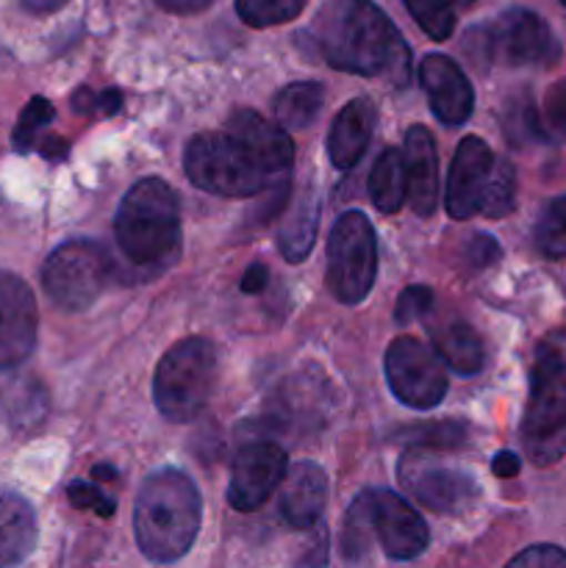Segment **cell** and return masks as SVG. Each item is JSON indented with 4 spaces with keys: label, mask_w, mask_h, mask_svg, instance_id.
<instances>
[{
    "label": "cell",
    "mask_w": 566,
    "mask_h": 568,
    "mask_svg": "<svg viewBox=\"0 0 566 568\" xmlns=\"http://www.w3.org/2000/svg\"><path fill=\"white\" fill-rule=\"evenodd\" d=\"M494 153L488 144L477 136L461 139L458 150H455L453 166H449L447 178V214L453 220H469L481 211L483 189H486L488 175L494 170Z\"/></svg>",
    "instance_id": "obj_15"
},
{
    "label": "cell",
    "mask_w": 566,
    "mask_h": 568,
    "mask_svg": "<svg viewBox=\"0 0 566 568\" xmlns=\"http://www.w3.org/2000/svg\"><path fill=\"white\" fill-rule=\"evenodd\" d=\"M403 159L411 209L420 216H431L438 205V153L427 128L414 125L405 133Z\"/></svg>",
    "instance_id": "obj_18"
},
{
    "label": "cell",
    "mask_w": 566,
    "mask_h": 568,
    "mask_svg": "<svg viewBox=\"0 0 566 568\" xmlns=\"http://www.w3.org/2000/svg\"><path fill=\"white\" fill-rule=\"evenodd\" d=\"M481 61H494L505 67H547L560 55V44L547 22L527 9H508L488 22L475 28Z\"/></svg>",
    "instance_id": "obj_8"
},
{
    "label": "cell",
    "mask_w": 566,
    "mask_h": 568,
    "mask_svg": "<svg viewBox=\"0 0 566 568\" xmlns=\"http://www.w3.org/2000/svg\"><path fill=\"white\" fill-rule=\"evenodd\" d=\"M560 3H564V6H566V0H560Z\"/></svg>",
    "instance_id": "obj_44"
},
{
    "label": "cell",
    "mask_w": 566,
    "mask_h": 568,
    "mask_svg": "<svg viewBox=\"0 0 566 568\" xmlns=\"http://www.w3.org/2000/svg\"><path fill=\"white\" fill-rule=\"evenodd\" d=\"M37 516L17 494H0V568L20 566L37 547Z\"/></svg>",
    "instance_id": "obj_20"
},
{
    "label": "cell",
    "mask_w": 566,
    "mask_h": 568,
    "mask_svg": "<svg viewBox=\"0 0 566 568\" xmlns=\"http://www.w3.org/2000/svg\"><path fill=\"white\" fill-rule=\"evenodd\" d=\"M327 503V477L311 460H300L286 469V477L281 483V497H277V508L286 525L297 527V530H309L320 521L322 510Z\"/></svg>",
    "instance_id": "obj_17"
},
{
    "label": "cell",
    "mask_w": 566,
    "mask_h": 568,
    "mask_svg": "<svg viewBox=\"0 0 566 568\" xmlns=\"http://www.w3.org/2000/svg\"><path fill=\"white\" fill-rule=\"evenodd\" d=\"M53 114H55L53 105H50V100H44V98H33L31 103L22 109L20 122H17V128H14L17 153H28V150L33 148V142H37V133L42 131L50 120H53Z\"/></svg>",
    "instance_id": "obj_30"
},
{
    "label": "cell",
    "mask_w": 566,
    "mask_h": 568,
    "mask_svg": "<svg viewBox=\"0 0 566 568\" xmlns=\"http://www.w3.org/2000/svg\"><path fill=\"white\" fill-rule=\"evenodd\" d=\"M516 197V172L514 164L505 159L494 161V170L488 175L486 189H483L481 200V214H486L488 220H499V216L508 214L514 209Z\"/></svg>",
    "instance_id": "obj_25"
},
{
    "label": "cell",
    "mask_w": 566,
    "mask_h": 568,
    "mask_svg": "<svg viewBox=\"0 0 566 568\" xmlns=\"http://www.w3.org/2000/svg\"><path fill=\"white\" fill-rule=\"evenodd\" d=\"M519 469H522V460L519 455L514 453H499L492 464V471L497 477H516L519 475Z\"/></svg>",
    "instance_id": "obj_40"
},
{
    "label": "cell",
    "mask_w": 566,
    "mask_h": 568,
    "mask_svg": "<svg viewBox=\"0 0 566 568\" xmlns=\"http://www.w3.org/2000/svg\"><path fill=\"white\" fill-rule=\"evenodd\" d=\"M109 255L94 242H67L42 266L44 294L64 311H83L109 283Z\"/></svg>",
    "instance_id": "obj_9"
},
{
    "label": "cell",
    "mask_w": 566,
    "mask_h": 568,
    "mask_svg": "<svg viewBox=\"0 0 566 568\" xmlns=\"http://www.w3.org/2000/svg\"><path fill=\"white\" fill-rule=\"evenodd\" d=\"M216 386V349L205 338H183L159 361L153 399L170 422H192L209 405Z\"/></svg>",
    "instance_id": "obj_5"
},
{
    "label": "cell",
    "mask_w": 566,
    "mask_h": 568,
    "mask_svg": "<svg viewBox=\"0 0 566 568\" xmlns=\"http://www.w3.org/2000/svg\"><path fill=\"white\" fill-rule=\"evenodd\" d=\"M377 275V242L372 222L361 211H347L333 225L327 239L325 283L344 305H358L370 297Z\"/></svg>",
    "instance_id": "obj_7"
},
{
    "label": "cell",
    "mask_w": 566,
    "mask_h": 568,
    "mask_svg": "<svg viewBox=\"0 0 566 568\" xmlns=\"http://www.w3.org/2000/svg\"><path fill=\"white\" fill-rule=\"evenodd\" d=\"M67 497H70V503L75 505V508L94 510V514L103 516V519L114 514V499H105L103 494L98 491V486H89V483L75 480L67 488Z\"/></svg>",
    "instance_id": "obj_34"
},
{
    "label": "cell",
    "mask_w": 566,
    "mask_h": 568,
    "mask_svg": "<svg viewBox=\"0 0 566 568\" xmlns=\"http://www.w3.org/2000/svg\"><path fill=\"white\" fill-rule=\"evenodd\" d=\"M72 103H75L78 111L98 109V111H103V114H117V111H120V105H122V94L117 92V89H109V92H100L98 98H94L89 89H81V92L75 94V100H72Z\"/></svg>",
    "instance_id": "obj_36"
},
{
    "label": "cell",
    "mask_w": 566,
    "mask_h": 568,
    "mask_svg": "<svg viewBox=\"0 0 566 568\" xmlns=\"http://www.w3.org/2000/svg\"><path fill=\"white\" fill-rule=\"evenodd\" d=\"M294 164V144L277 122L236 109L220 131L186 144L183 170L198 189L220 197H255L281 186Z\"/></svg>",
    "instance_id": "obj_1"
},
{
    "label": "cell",
    "mask_w": 566,
    "mask_h": 568,
    "mask_svg": "<svg viewBox=\"0 0 566 568\" xmlns=\"http://www.w3.org/2000/svg\"><path fill=\"white\" fill-rule=\"evenodd\" d=\"M94 477H109V480H114L117 471L111 466H94Z\"/></svg>",
    "instance_id": "obj_42"
},
{
    "label": "cell",
    "mask_w": 566,
    "mask_h": 568,
    "mask_svg": "<svg viewBox=\"0 0 566 568\" xmlns=\"http://www.w3.org/2000/svg\"><path fill=\"white\" fill-rule=\"evenodd\" d=\"M316 225H320V203H316L314 194H303L292 214L283 220L281 233H277V250L289 264H300L311 253Z\"/></svg>",
    "instance_id": "obj_24"
},
{
    "label": "cell",
    "mask_w": 566,
    "mask_h": 568,
    "mask_svg": "<svg viewBox=\"0 0 566 568\" xmlns=\"http://www.w3.org/2000/svg\"><path fill=\"white\" fill-rule=\"evenodd\" d=\"M505 128H508L505 133L519 144L544 139L542 122H538L536 109H533L530 94H519L516 100H511L508 109H505Z\"/></svg>",
    "instance_id": "obj_29"
},
{
    "label": "cell",
    "mask_w": 566,
    "mask_h": 568,
    "mask_svg": "<svg viewBox=\"0 0 566 568\" xmlns=\"http://www.w3.org/2000/svg\"><path fill=\"white\" fill-rule=\"evenodd\" d=\"M503 255V250H499V244L494 242L492 236H483V233H475L469 242V261L475 266H492L494 261Z\"/></svg>",
    "instance_id": "obj_37"
},
{
    "label": "cell",
    "mask_w": 566,
    "mask_h": 568,
    "mask_svg": "<svg viewBox=\"0 0 566 568\" xmlns=\"http://www.w3.org/2000/svg\"><path fill=\"white\" fill-rule=\"evenodd\" d=\"M544 120L553 131L566 133V78L549 87L547 98H544Z\"/></svg>",
    "instance_id": "obj_35"
},
{
    "label": "cell",
    "mask_w": 566,
    "mask_h": 568,
    "mask_svg": "<svg viewBox=\"0 0 566 568\" xmlns=\"http://www.w3.org/2000/svg\"><path fill=\"white\" fill-rule=\"evenodd\" d=\"M64 3H70V0H22V6L33 14H50V11L61 9Z\"/></svg>",
    "instance_id": "obj_41"
},
{
    "label": "cell",
    "mask_w": 566,
    "mask_h": 568,
    "mask_svg": "<svg viewBox=\"0 0 566 568\" xmlns=\"http://www.w3.org/2000/svg\"><path fill=\"white\" fill-rule=\"evenodd\" d=\"M386 381L394 397L416 410L436 408L449 386L438 355L414 336H400L388 344Z\"/></svg>",
    "instance_id": "obj_10"
},
{
    "label": "cell",
    "mask_w": 566,
    "mask_h": 568,
    "mask_svg": "<svg viewBox=\"0 0 566 568\" xmlns=\"http://www.w3.org/2000/svg\"><path fill=\"white\" fill-rule=\"evenodd\" d=\"M522 447L536 466H549L566 455V361L542 355L530 377Z\"/></svg>",
    "instance_id": "obj_6"
},
{
    "label": "cell",
    "mask_w": 566,
    "mask_h": 568,
    "mask_svg": "<svg viewBox=\"0 0 566 568\" xmlns=\"http://www.w3.org/2000/svg\"><path fill=\"white\" fill-rule=\"evenodd\" d=\"M266 281H270V270H266L261 261H255V264H250L247 272H244L242 292L244 294H261L266 288Z\"/></svg>",
    "instance_id": "obj_38"
},
{
    "label": "cell",
    "mask_w": 566,
    "mask_h": 568,
    "mask_svg": "<svg viewBox=\"0 0 566 568\" xmlns=\"http://www.w3.org/2000/svg\"><path fill=\"white\" fill-rule=\"evenodd\" d=\"M203 519L198 486L178 469H159L144 480L133 508V532L153 564H172L192 549Z\"/></svg>",
    "instance_id": "obj_3"
},
{
    "label": "cell",
    "mask_w": 566,
    "mask_h": 568,
    "mask_svg": "<svg viewBox=\"0 0 566 568\" xmlns=\"http://www.w3.org/2000/svg\"><path fill=\"white\" fill-rule=\"evenodd\" d=\"M370 200L381 214H397L408 200V178H405V159L400 150L386 148L370 172Z\"/></svg>",
    "instance_id": "obj_22"
},
{
    "label": "cell",
    "mask_w": 566,
    "mask_h": 568,
    "mask_svg": "<svg viewBox=\"0 0 566 568\" xmlns=\"http://www.w3.org/2000/svg\"><path fill=\"white\" fill-rule=\"evenodd\" d=\"M161 9L172 11V14H198V11L209 9L214 0H155Z\"/></svg>",
    "instance_id": "obj_39"
},
{
    "label": "cell",
    "mask_w": 566,
    "mask_h": 568,
    "mask_svg": "<svg viewBox=\"0 0 566 568\" xmlns=\"http://www.w3.org/2000/svg\"><path fill=\"white\" fill-rule=\"evenodd\" d=\"M377 111L375 103L366 98H355L344 105L333 120L327 133V155L336 170H353L364 159L370 148L372 131H375Z\"/></svg>",
    "instance_id": "obj_19"
},
{
    "label": "cell",
    "mask_w": 566,
    "mask_h": 568,
    "mask_svg": "<svg viewBox=\"0 0 566 568\" xmlns=\"http://www.w3.org/2000/svg\"><path fill=\"white\" fill-rule=\"evenodd\" d=\"M433 308V292L427 286H408L403 288L397 300V308H394V316H397L400 325H411L414 320L425 316L427 311Z\"/></svg>",
    "instance_id": "obj_31"
},
{
    "label": "cell",
    "mask_w": 566,
    "mask_h": 568,
    "mask_svg": "<svg viewBox=\"0 0 566 568\" xmlns=\"http://www.w3.org/2000/svg\"><path fill=\"white\" fill-rule=\"evenodd\" d=\"M322 59L353 75H383L394 87L411 78V53L397 28L372 0H327L311 26Z\"/></svg>",
    "instance_id": "obj_2"
},
{
    "label": "cell",
    "mask_w": 566,
    "mask_h": 568,
    "mask_svg": "<svg viewBox=\"0 0 566 568\" xmlns=\"http://www.w3.org/2000/svg\"><path fill=\"white\" fill-rule=\"evenodd\" d=\"M400 483L405 491L436 514H461L477 497V486L466 471L447 469L425 453H405L400 460Z\"/></svg>",
    "instance_id": "obj_12"
},
{
    "label": "cell",
    "mask_w": 566,
    "mask_h": 568,
    "mask_svg": "<svg viewBox=\"0 0 566 568\" xmlns=\"http://www.w3.org/2000/svg\"><path fill=\"white\" fill-rule=\"evenodd\" d=\"M309 0H236V11L247 26L272 28L300 17Z\"/></svg>",
    "instance_id": "obj_27"
},
{
    "label": "cell",
    "mask_w": 566,
    "mask_h": 568,
    "mask_svg": "<svg viewBox=\"0 0 566 568\" xmlns=\"http://www.w3.org/2000/svg\"><path fill=\"white\" fill-rule=\"evenodd\" d=\"M411 444H422V447H461L464 444V427L458 422H442L427 430H411Z\"/></svg>",
    "instance_id": "obj_32"
},
{
    "label": "cell",
    "mask_w": 566,
    "mask_h": 568,
    "mask_svg": "<svg viewBox=\"0 0 566 568\" xmlns=\"http://www.w3.org/2000/svg\"><path fill=\"white\" fill-rule=\"evenodd\" d=\"M325 105V89L316 81H297L289 83L277 92L275 98V122L283 131H305L314 125Z\"/></svg>",
    "instance_id": "obj_23"
},
{
    "label": "cell",
    "mask_w": 566,
    "mask_h": 568,
    "mask_svg": "<svg viewBox=\"0 0 566 568\" xmlns=\"http://www.w3.org/2000/svg\"><path fill=\"white\" fill-rule=\"evenodd\" d=\"M505 568H566V552L560 547L538 544V547H527L525 552L516 555Z\"/></svg>",
    "instance_id": "obj_33"
},
{
    "label": "cell",
    "mask_w": 566,
    "mask_h": 568,
    "mask_svg": "<svg viewBox=\"0 0 566 568\" xmlns=\"http://www.w3.org/2000/svg\"><path fill=\"white\" fill-rule=\"evenodd\" d=\"M114 233L128 264L150 275L166 270L181 247V205L170 183L161 178L133 183L117 211Z\"/></svg>",
    "instance_id": "obj_4"
},
{
    "label": "cell",
    "mask_w": 566,
    "mask_h": 568,
    "mask_svg": "<svg viewBox=\"0 0 566 568\" xmlns=\"http://www.w3.org/2000/svg\"><path fill=\"white\" fill-rule=\"evenodd\" d=\"M355 503L364 510L370 532L392 560H414L431 544L425 519L394 491H364Z\"/></svg>",
    "instance_id": "obj_11"
},
{
    "label": "cell",
    "mask_w": 566,
    "mask_h": 568,
    "mask_svg": "<svg viewBox=\"0 0 566 568\" xmlns=\"http://www.w3.org/2000/svg\"><path fill=\"white\" fill-rule=\"evenodd\" d=\"M438 361L458 375L472 377L483 369V342L466 322H447L431 331Z\"/></svg>",
    "instance_id": "obj_21"
},
{
    "label": "cell",
    "mask_w": 566,
    "mask_h": 568,
    "mask_svg": "<svg viewBox=\"0 0 566 568\" xmlns=\"http://www.w3.org/2000/svg\"><path fill=\"white\" fill-rule=\"evenodd\" d=\"M536 247L547 258H566V194L544 205L536 222Z\"/></svg>",
    "instance_id": "obj_26"
},
{
    "label": "cell",
    "mask_w": 566,
    "mask_h": 568,
    "mask_svg": "<svg viewBox=\"0 0 566 568\" xmlns=\"http://www.w3.org/2000/svg\"><path fill=\"white\" fill-rule=\"evenodd\" d=\"M37 344V300L26 281L0 272V369L22 364Z\"/></svg>",
    "instance_id": "obj_14"
},
{
    "label": "cell",
    "mask_w": 566,
    "mask_h": 568,
    "mask_svg": "<svg viewBox=\"0 0 566 568\" xmlns=\"http://www.w3.org/2000/svg\"><path fill=\"white\" fill-rule=\"evenodd\" d=\"M444 3H447L449 9H469V6L475 3V0H444Z\"/></svg>",
    "instance_id": "obj_43"
},
{
    "label": "cell",
    "mask_w": 566,
    "mask_h": 568,
    "mask_svg": "<svg viewBox=\"0 0 566 568\" xmlns=\"http://www.w3.org/2000/svg\"><path fill=\"white\" fill-rule=\"evenodd\" d=\"M411 17L420 22L422 31L436 42L453 37L455 31V11L444 0H405Z\"/></svg>",
    "instance_id": "obj_28"
},
{
    "label": "cell",
    "mask_w": 566,
    "mask_h": 568,
    "mask_svg": "<svg viewBox=\"0 0 566 568\" xmlns=\"http://www.w3.org/2000/svg\"><path fill=\"white\" fill-rule=\"evenodd\" d=\"M420 83L425 89L436 120L444 125H464L475 109V92L469 78L449 55L431 53L420 64Z\"/></svg>",
    "instance_id": "obj_16"
},
{
    "label": "cell",
    "mask_w": 566,
    "mask_h": 568,
    "mask_svg": "<svg viewBox=\"0 0 566 568\" xmlns=\"http://www.w3.org/2000/svg\"><path fill=\"white\" fill-rule=\"evenodd\" d=\"M286 453L272 442H250L236 453L231 469V486H228V503L231 508L250 514L261 508L281 488L286 477Z\"/></svg>",
    "instance_id": "obj_13"
}]
</instances>
